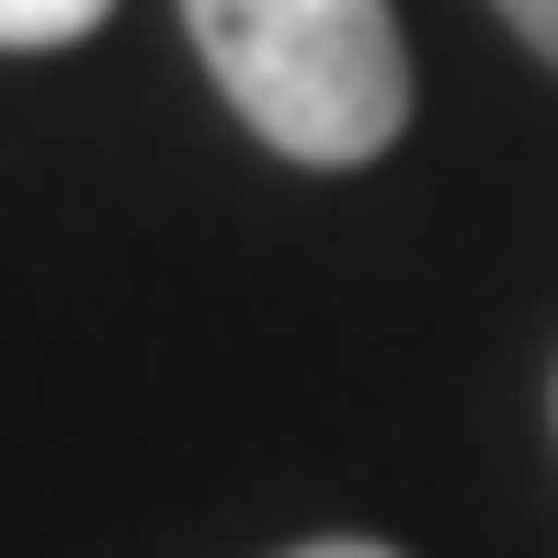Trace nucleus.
<instances>
[{
	"label": "nucleus",
	"mask_w": 558,
	"mask_h": 558,
	"mask_svg": "<svg viewBox=\"0 0 558 558\" xmlns=\"http://www.w3.org/2000/svg\"><path fill=\"white\" fill-rule=\"evenodd\" d=\"M217 92L286 160L353 171L411 125V58L388 0H183Z\"/></svg>",
	"instance_id": "obj_1"
},
{
	"label": "nucleus",
	"mask_w": 558,
	"mask_h": 558,
	"mask_svg": "<svg viewBox=\"0 0 558 558\" xmlns=\"http://www.w3.org/2000/svg\"><path fill=\"white\" fill-rule=\"evenodd\" d=\"M114 0H0V46H69V35H92Z\"/></svg>",
	"instance_id": "obj_2"
},
{
	"label": "nucleus",
	"mask_w": 558,
	"mask_h": 558,
	"mask_svg": "<svg viewBox=\"0 0 558 558\" xmlns=\"http://www.w3.org/2000/svg\"><path fill=\"white\" fill-rule=\"evenodd\" d=\"M501 23H513L524 46H536V58L558 69V0H501Z\"/></svg>",
	"instance_id": "obj_3"
},
{
	"label": "nucleus",
	"mask_w": 558,
	"mask_h": 558,
	"mask_svg": "<svg viewBox=\"0 0 558 558\" xmlns=\"http://www.w3.org/2000/svg\"><path fill=\"white\" fill-rule=\"evenodd\" d=\"M296 558H399V547H376V536H319V547H296Z\"/></svg>",
	"instance_id": "obj_4"
}]
</instances>
